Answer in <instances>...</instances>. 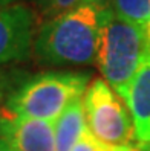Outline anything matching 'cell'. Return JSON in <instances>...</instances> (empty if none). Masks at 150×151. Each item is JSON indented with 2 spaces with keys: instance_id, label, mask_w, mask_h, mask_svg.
<instances>
[{
  "instance_id": "5b68a950",
  "label": "cell",
  "mask_w": 150,
  "mask_h": 151,
  "mask_svg": "<svg viewBox=\"0 0 150 151\" xmlns=\"http://www.w3.org/2000/svg\"><path fill=\"white\" fill-rule=\"evenodd\" d=\"M35 14L26 3H14L0 11V66L20 61L34 47Z\"/></svg>"
},
{
  "instance_id": "52a82bcc",
  "label": "cell",
  "mask_w": 150,
  "mask_h": 151,
  "mask_svg": "<svg viewBox=\"0 0 150 151\" xmlns=\"http://www.w3.org/2000/svg\"><path fill=\"white\" fill-rule=\"evenodd\" d=\"M122 101L132 116L136 142L150 144V44Z\"/></svg>"
},
{
  "instance_id": "8fae6325",
  "label": "cell",
  "mask_w": 150,
  "mask_h": 151,
  "mask_svg": "<svg viewBox=\"0 0 150 151\" xmlns=\"http://www.w3.org/2000/svg\"><path fill=\"white\" fill-rule=\"evenodd\" d=\"M86 2H109V0H54L51 6V11L48 14V19H54V17L64 14Z\"/></svg>"
},
{
  "instance_id": "277c9868",
  "label": "cell",
  "mask_w": 150,
  "mask_h": 151,
  "mask_svg": "<svg viewBox=\"0 0 150 151\" xmlns=\"http://www.w3.org/2000/svg\"><path fill=\"white\" fill-rule=\"evenodd\" d=\"M83 105L87 128L103 144L118 148L136 142L129 109L104 79L91 83L83 96Z\"/></svg>"
},
{
  "instance_id": "4fadbf2b",
  "label": "cell",
  "mask_w": 150,
  "mask_h": 151,
  "mask_svg": "<svg viewBox=\"0 0 150 151\" xmlns=\"http://www.w3.org/2000/svg\"><path fill=\"white\" fill-rule=\"evenodd\" d=\"M29 2L40 11V14H43V15L48 17V14H49V11H51V6H52V2H54V0H29Z\"/></svg>"
},
{
  "instance_id": "2e32d148",
  "label": "cell",
  "mask_w": 150,
  "mask_h": 151,
  "mask_svg": "<svg viewBox=\"0 0 150 151\" xmlns=\"http://www.w3.org/2000/svg\"><path fill=\"white\" fill-rule=\"evenodd\" d=\"M0 151H12L9 147H8V144H6L3 139H0Z\"/></svg>"
},
{
  "instance_id": "ba28073f",
  "label": "cell",
  "mask_w": 150,
  "mask_h": 151,
  "mask_svg": "<svg viewBox=\"0 0 150 151\" xmlns=\"http://www.w3.org/2000/svg\"><path fill=\"white\" fill-rule=\"evenodd\" d=\"M87 128L83 99L75 101L54 124L57 151H72L78 139Z\"/></svg>"
},
{
  "instance_id": "9a60e30c",
  "label": "cell",
  "mask_w": 150,
  "mask_h": 151,
  "mask_svg": "<svg viewBox=\"0 0 150 151\" xmlns=\"http://www.w3.org/2000/svg\"><path fill=\"white\" fill-rule=\"evenodd\" d=\"M14 2L15 0H0V11L8 8V6H11V5H14Z\"/></svg>"
},
{
  "instance_id": "7c38bea8",
  "label": "cell",
  "mask_w": 150,
  "mask_h": 151,
  "mask_svg": "<svg viewBox=\"0 0 150 151\" xmlns=\"http://www.w3.org/2000/svg\"><path fill=\"white\" fill-rule=\"evenodd\" d=\"M113 151H150V144H141V142H133L124 147L113 148Z\"/></svg>"
},
{
  "instance_id": "6da1fadb",
  "label": "cell",
  "mask_w": 150,
  "mask_h": 151,
  "mask_svg": "<svg viewBox=\"0 0 150 151\" xmlns=\"http://www.w3.org/2000/svg\"><path fill=\"white\" fill-rule=\"evenodd\" d=\"M109 2H86L41 24L34 52L54 66H89L96 61L103 14Z\"/></svg>"
},
{
  "instance_id": "3957f363",
  "label": "cell",
  "mask_w": 150,
  "mask_h": 151,
  "mask_svg": "<svg viewBox=\"0 0 150 151\" xmlns=\"http://www.w3.org/2000/svg\"><path fill=\"white\" fill-rule=\"evenodd\" d=\"M89 75L80 72H48L25 83L8 101L12 116L55 124L75 101L83 99Z\"/></svg>"
},
{
  "instance_id": "7a4b0ae2",
  "label": "cell",
  "mask_w": 150,
  "mask_h": 151,
  "mask_svg": "<svg viewBox=\"0 0 150 151\" xmlns=\"http://www.w3.org/2000/svg\"><path fill=\"white\" fill-rule=\"evenodd\" d=\"M147 47L144 28L120 19L110 6L106 8L95 64L104 76V81L121 99H124Z\"/></svg>"
},
{
  "instance_id": "8992f818",
  "label": "cell",
  "mask_w": 150,
  "mask_h": 151,
  "mask_svg": "<svg viewBox=\"0 0 150 151\" xmlns=\"http://www.w3.org/2000/svg\"><path fill=\"white\" fill-rule=\"evenodd\" d=\"M0 139L12 151H57L54 124L9 116L0 121Z\"/></svg>"
},
{
  "instance_id": "5bb4252c",
  "label": "cell",
  "mask_w": 150,
  "mask_h": 151,
  "mask_svg": "<svg viewBox=\"0 0 150 151\" xmlns=\"http://www.w3.org/2000/svg\"><path fill=\"white\" fill-rule=\"evenodd\" d=\"M144 34H146L147 43L150 44V19H149V20H147V23L144 24Z\"/></svg>"
},
{
  "instance_id": "30bf717a",
  "label": "cell",
  "mask_w": 150,
  "mask_h": 151,
  "mask_svg": "<svg viewBox=\"0 0 150 151\" xmlns=\"http://www.w3.org/2000/svg\"><path fill=\"white\" fill-rule=\"evenodd\" d=\"M72 151H113V148L103 144L89 131V128H86L75 147L72 148Z\"/></svg>"
},
{
  "instance_id": "9c48e42d",
  "label": "cell",
  "mask_w": 150,
  "mask_h": 151,
  "mask_svg": "<svg viewBox=\"0 0 150 151\" xmlns=\"http://www.w3.org/2000/svg\"><path fill=\"white\" fill-rule=\"evenodd\" d=\"M109 6L120 19L141 28L150 19V0H109Z\"/></svg>"
}]
</instances>
